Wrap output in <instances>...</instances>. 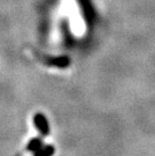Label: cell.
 <instances>
[{
	"mask_svg": "<svg viewBox=\"0 0 155 156\" xmlns=\"http://www.w3.org/2000/svg\"><path fill=\"white\" fill-rule=\"evenodd\" d=\"M33 124L36 130L42 137H47L51 133V127L47 117L42 113H36L33 116Z\"/></svg>",
	"mask_w": 155,
	"mask_h": 156,
	"instance_id": "6da1fadb",
	"label": "cell"
},
{
	"mask_svg": "<svg viewBox=\"0 0 155 156\" xmlns=\"http://www.w3.org/2000/svg\"><path fill=\"white\" fill-rule=\"evenodd\" d=\"M44 146V139L42 137H34L31 138L26 145V151L29 153H35Z\"/></svg>",
	"mask_w": 155,
	"mask_h": 156,
	"instance_id": "7a4b0ae2",
	"label": "cell"
},
{
	"mask_svg": "<svg viewBox=\"0 0 155 156\" xmlns=\"http://www.w3.org/2000/svg\"><path fill=\"white\" fill-rule=\"evenodd\" d=\"M55 153V148L54 145L48 144L44 145L42 147L34 153V156H54Z\"/></svg>",
	"mask_w": 155,
	"mask_h": 156,
	"instance_id": "3957f363",
	"label": "cell"
}]
</instances>
